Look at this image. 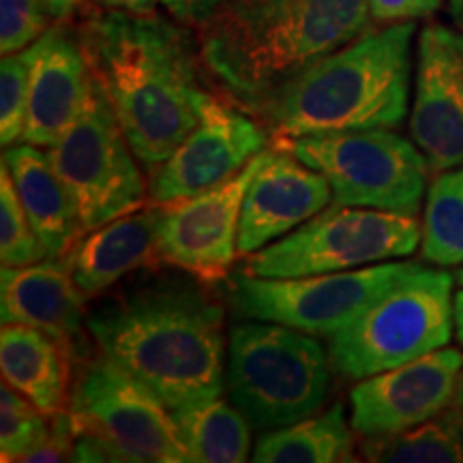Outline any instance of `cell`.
I'll list each match as a JSON object with an SVG mask.
<instances>
[{
	"instance_id": "1",
	"label": "cell",
	"mask_w": 463,
	"mask_h": 463,
	"mask_svg": "<svg viewBox=\"0 0 463 463\" xmlns=\"http://www.w3.org/2000/svg\"><path fill=\"white\" fill-rule=\"evenodd\" d=\"M80 39L127 142L153 174L198 123L204 90L189 34L157 14L101 9Z\"/></svg>"
},
{
	"instance_id": "2",
	"label": "cell",
	"mask_w": 463,
	"mask_h": 463,
	"mask_svg": "<svg viewBox=\"0 0 463 463\" xmlns=\"http://www.w3.org/2000/svg\"><path fill=\"white\" fill-rule=\"evenodd\" d=\"M223 307L183 281H157L97 307L86 328L97 350L170 410L222 397Z\"/></svg>"
},
{
	"instance_id": "3",
	"label": "cell",
	"mask_w": 463,
	"mask_h": 463,
	"mask_svg": "<svg viewBox=\"0 0 463 463\" xmlns=\"http://www.w3.org/2000/svg\"><path fill=\"white\" fill-rule=\"evenodd\" d=\"M372 22L367 0H223L200 26V58L232 99L258 112Z\"/></svg>"
},
{
	"instance_id": "4",
	"label": "cell",
	"mask_w": 463,
	"mask_h": 463,
	"mask_svg": "<svg viewBox=\"0 0 463 463\" xmlns=\"http://www.w3.org/2000/svg\"><path fill=\"white\" fill-rule=\"evenodd\" d=\"M414 33V22L369 28L283 84L258 112L277 140L395 129L408 116Z\"/></svg>"
},
{
	"instance_id": "5",
	"label": "cell",
	"mask_w": 463,
	"mask_h": 463,
	"mask_svg": "<svg viewBox=\"0 0 463 463\" xmlns=\"http://www.w3.org/2000/svg\"><path fill=\"white\" fill-rule=\"evenodd\" d=\"M331 372V356L309 333L262 320L236 324L230 331V402L260 431L317 414L326 402Z\"/></svg>"
},
{
	"instance_id": "6",
	"label": "cell",
	"mask_w": 463,
	"mask_h": 463,
	"mask_svg": "<svg viewBox=\"0 0 463 463\" xmlns=\"http://www.w3.org/2000/svg\"><path fill=\"white\" fill-rule=\"evenodd\" d=\"M69 412L73 461L191 463L172 410L101 352L80 364Z\"/></svg>"
},
{
	"instance_id": "7",
	"label": "cell",
	"mask_w": 463,
	"mask_h": 463,
	"mask_svg": "<svg viewBox=\"0 0 463 463\" xmlns=\"http://www.w3.org/2000/svg\"><path fill=\"white\" fill-rule=\"evenodd\" d=\"M455 277L416 269L364 305L328 344L333 372L363 380L414 361L453 339Z\"/></svg>"
},
{
	"instance_id": "8",
	"label": "cell",
	"mask_w": 463,
	"mask_h": 463,
	"mask_svg": "<svg viewBox=\"0 0 463 463\" xmlns=\"http://www.w3.org/2000/svg\"><path fill=\"white\" fill-rule=\"evenodd\" d=\"M420 236L422 228L414 215L331 202L283 239L251 253L242 270L289 279L364 269L410 256Z\"/></svg>"
},
{
	"instance_id": "9",
	"label": "cell",
	"mask_w": 463,
	"mask_h": 463,
	"mask_svg": "<svg viewBox=\"0 0 463 463\" xmlns=\"http://www.w3.org/2000/svg\"><path fill=\"white\" fill-rule=\"evenodd\" d=\"M277 142L326 178L337 204L419 215L431 167L399 133L358 129Z\"/></svg>"
},
{
	"instance_id": "10",
	"label": "cell",
	"mask_w": 463,
	"mask_h": 463,
	"mask_svg": "<svg viewBox=\"0 0 463 463\" xmlns=\"http://www.w3.org/2000/svg\"><path fill=\"white\" fill-rule=\"evenodd\" d=\"M48 155L71 195L82 232L101 228L146 204L137 157L97 75L82 112L52 144Z\"/></svg>"
},
{
	"instance_id": "11",
	"label": "cell",
	"mask_w": 463,
	"mask_h": 463,
	"mask_svg": "<svg viewBox=\"0 0 463 463\" xmlns=\"http://www.w3.org/2000/svg\"><path fill=\"white\" fill-rule=\"evenodd\" d=\"M420 269L416 262H382L289 279H269L245 270L228 277L230 303L241 317L277 322L331 339L364 305Z\"/></svg>"
},
{
	"instance_id": "12",
	"label": "cell",
	"mask_w": 463,
	"mask_h": 463,
	"mask_svg": "<svg viewBox=\"0 0 463 463\" xmlns=\"http://www.w3.org/2000/svg\"><path fill=\"white\" fill-rule=\"evenodd\" d=\"M258 153L242 170L204 194L161 206L157 258L178 266L195 279L215 283L228 279L239 256V223L247 187L262 165Z\"/></svg>"
},
{
	"instance_id": "13",
	"label": "cell",
	"mask_w": 463,
	"mask_h": 463,
	"mask_svg": "<svg viewBox=\"0 0 463 463\" xmlns=\"http://www.w3.org/2000/svg\"><path fill=\"white\" fill-rule=\"evenodd\" d=\"M266 142L269 133L256 120L204 92L198 123L150 174V202L167 206L230 181L262 153Z\"/></svg>"
},
{
	"instance_id": "14",
	"label": "cell",
	"mask_w": 463,
	"mask_h": 463,
	"mask_svg": "<svg viewBox=\"0 0 463 463\" xmlns=\"http://www.w3.org/2000/svg\"><path fill=\"white\" fill-rule=\"evenodd\" d=\"M461 369L463 354L447 345L358 380L350 392L352 427L364 438L414 430L450 408Z\"/></svg>"
},
{
	"instance_id": "15",
	"label": "cell",
	"mask_w": 463,
	"mask_h": 463,
	"mask_svg": "<svg viewBox=\"0 0 463 463\" xmlns=\"http://www.w3.org/2000/svg\"><path fill=\"white\" fill-rule=\"evenodd\" d=\"M410 133L431 172L463 165V31H420Z\"/></svg>"
},
{
	"instance_id": "16",
	"label": "cell",
	"mask_w": 463,
	"mask_h": 463,
	"mask_svg": "<svg viewBox=\"0 0 463 463\" xmlns=\"http://www.w3.org/2000/svg\"><path fill=\"white\" fill-rule=\"evenodd\" d=\"M333 202L320 172L277 142L249 183L239 223V256L249 258L309 222Z\"/></svg>"
},
{
	"instance_id": "17",
	"label": "cell",
	"mask_w": 463,
	"mask_h": 463,
	"mask_svg": "<svg viewBox=\"0 0 463 463\" xmlns=\"http://www.w3.org/2000/svg\"><path fill=\"white\" fill-rule=\"evenodd\" d=\"M22 52L28 65V114L20 142L48 150L82 112L95 71L80 33L62 22Z\"/></svg>"
},
{
	"instance_id": "18",
	"label": "cell",
	"mask_w": 463,
	"mask_h": 463,
	"mask_svg": "<svg viewBox=\"0 0 463 463\" xmlns=\"http://www.w3.org/2000/svg\"><path fill=\"white\" fill-rule=\"evenodd\" d=\"M84 292L73 279L69 258H45L31 266L0 270L3 324H24L54 337L69 354L84 347Z\"/></svg>"
},
{
	"instance_id": "19",
	"label": "cell",
	"mask_w": 463,
	"mask_h": 463,
	"mask_svg": "<svg viewBox=\"0 0 463 463\" xmlns=\"http://www.w3.org/2000/svg\"><path fill=\"white\" fill-rule=\"evenodd\" d=\"M161 206L137 211L92 230L67 253L73 279L84 297L106 292L150 260L157 258V228Z\"/></svg>"
},
{
	"instance_id": "20",
	"label": "cell",
	"mask_w": 463,
	"mask_h": 463,
	"mask_svg": "<svg viewBox=\"0 0 463 463\" xmlns=\"http://www.w3.org/2000/svg\"><path fill=\"white\" fill-rule=\"evenodd\" d=\"M3 161L9 165L22 206L48 258L67 256L78 245L82 225L50 155L33 144L17 142L5 150Z\"/></svg>"
},
{
	"instance_id": "21",
	"label": "cell",
	"mask_w": 463,
	"mask_h": 463,
	"mask_svg": "<svg viewBox=\"0 0 463 463\" xmlns=\"http://www.w3.org/2000/svg\"><path fill=\"white\" fill-rule=\"evenodd\" d=\"M71 354L54 337L24 324H3V382L45 414L65 410L71 395Z\"/></svg>"
},
{
	"instance_id": "22",
	"label": "cell",
	"mask_w": 463,
	"mask_h": 463,
	"mask_svg": "<svg viewBox=\"0 0 463 463\" xmlns=\"http://www.w3.org/2000/svg\"><path fill=\"white\" fill-rule=\"evenodd\" d=\"M354 427L347 425L345 408L335 403L281 430L266 431L253 450L256 463H339L354 457Z\"/></svg>"
},
{
	"instance_id": "23",
	"label": "cell",
	"mask_w": 463,
	"mask_h": 463,
	"mask_svg": "<svg viewBox=\"0 0 463 463\" xmlns=\"http://www.w3.org/2000/svg\"><path fill=\"white\" fill-rule=\"evenodd\" d=\"M191 463H242L249 459L251 431L245 414L222 397L172 410Z\"/></svg>"
},
{
	"instance_id": "24",
	"label": "cell",
	"mask_w": 463,
	"mask_h": 463,
	"mask_svg": "<svg viewBox=\"0 0 463 463\" xmlns=\"http://www.w3.org/2000/svg\"><path fill=\"white\" fill-rule=\"evenodd\" d=\"M361 450L380 463H463V410L455 405L414 430L367 438Z\"/></svg>"
},
{
	"instance_id": "25",
	"label": "cell",
	"mask_w": 463,
	"mask_h": 463,
	"mask_svg": "<svg viewBox=\"0 0 463 463\" xmlns=\"http://www.w3.org/2000/svg\"><path fill=\"white\" fill-rule=\"evenodd\" d=\"M420 249L436 266L463 264V165L438 172L427 189Z\"/></svg>"
},
{
	"instance_id": "26",
	"label": "cell",
	"mask_w": 463,
	"mask_h": 463,
	"mask_svg": "<svg viewBox=\"0 0 463 463\" xmlns=\"http://www.w3.org/2000/svg\"><path fill=\"white\" fill-rule=\"evenodd\" d=\"M48 258L43 242L34 234L9 165H0V262L3 266H31Z\"/></svg>"
},
{
	"instance_id": "27",
	"label": "cell",
	"mask_w": 463,
	"mask_h": 463,
	"mask_svg": "<svg viewBox=\"0 0 463 463\" xmlns=\"http://www.w3.org/2000/svg\"><path fill=\"white\" fill-rule=\"evenodd\" d=\"M50 431V414L42 412L7 382L0 389V455L3 461H22L43 442Z\"/></svg>"
},
{
	"instance_id": "28",
	"label": "cell",
	"mask_w": 463,
	"mask_h": 463,
	"mask_svg": "<svg viewBox=\"0 0 463 463\" xmlns=\"http://www.w3.org/2000/svg\"><path fill=\"white\" fill-rule=\"evenodd\" d=\"M28 114V65L24 52L0 61V142L5 148L22 140Z\"/></svg>"
},
{
	"instance_id": "29",
	"label": "cell",
	"mask_w": 463,
	"mask_h": 463,
	"mask_svg": "<svg viewBox=\"0 0 463 463\" xmlns=\"http://www.w3.org/2000/svg\"><path fill=\"white\" fill-rule=\"evenodd\" d=\"M52 17L42 0H0V52L15 54L37 42Z\"/></svg>"
},
{
	"instance_id": "30",
	"label": "cell",
	"mask_w": 463,
	"mask_h": 463,
	"mask_svg": "<svg viewBox=\"0 0 463 463\" xmlns=\"http://www.w3.org/2000/svg\"><path fill=\"white\" fill-rule=\"evenodd\" d=\"M444 0H367L373 22L395 24L430 17L442 7Z\"/></svg>"
},
{
	"instance_id": "31",
	"label": "cell",
	"mask_w": 463,
	"mask_h": 463,
	"mask_svg": "<svg viewBox=\"0 0 463 463\" xmlns=\"http://www.w3.org/2000/svg\"><path fill=\"white\" fill-rule=\"evenodd\" d=\"M222 3L223 0H161L174 20L194 26L204 24Z\"/></svg>"
},
{
	"instance_id": "32",
	"label": "cell",
	"mask_w": 463,
	"mask_h": 463,
	"mask_svg": "<svg viewBox=\"0 0 463 463\" xmlns=\"http://www.w3.org/2000/svg\"><path fill=\"white\" fill-rule=\"evenodd\" d=\"M101 9L108 11H123L133 15H150L157 11L161 0H95Z\"/></svg>"
},
{
	"instance_id": "33",
	"label": "cell",
	"mask_w": 463,
	"mask_h": 463,
	"mask_svg": "<svg viewBox=\"0 0 463 463\" xmlns=\"http://www.w3.org/2000/svg\"><path fill=\"white\" fill-rule=\"evenodd\" d=\"M42 3L52 20L67 22L75 15V11L82 5V0H42Z\"/></svg>"
},
{
	"instance_id": "34",
	"label": "cell",
	"mask_w": 463,
	"mask_h": 463,
	"mask_svg": "<svg viewBox=\"0 0 463 463\" xmlns=\"http://www.w3.org/2000/svg\"><path fill=\"white\" fill-rule=\"evenodd\" d=\"M455 328H457V337H459L463 345V288L455 294Z\"/></svg>"
},
{
	"instance_id": "35",
	"label": "cell",
	"mask_w": 463,
	"mask_h": 463,
	"mask_svg": "<svg viewBox=\"0 0 463 463\" xmlns=\"http://www.w3.org/2000/svg\"><path fill=\"white\" fill-rule=\"evenodd\" d=\"M449 14L459 31H463V0H449Z\"/></svg>"
},
{
	"instance_id": "36",
	"label": "cell",
	"mask_w": 463,
	"mask_h": 463,
	"mask_svg": "<svg viewBox=\"0 0 463 463\" xmlns=\"http://www.w3.org/2000/svg\"><path fill=\"white\" fill-rule=\"evenodd\" d=\"M455 405H459V408L463 410V369H461L459 382H457V392H455Z\"/></svg>"
},
{
	"instance_id": "37",
	"label": "cell",
	"mask_w": 463,
	"mask_h": 463,
	"mask_svg": "<svg viewBox=\"0 0 463 463\" xmlns=\"http://www.w3.org/2000/svg\"><path fill=\"white\" fill-rule=\"evenodd\" d=\"M457 279H459V283H461V286H463V270H461V273H459V277H457Z\"/></svg>"
}]
</instances>
